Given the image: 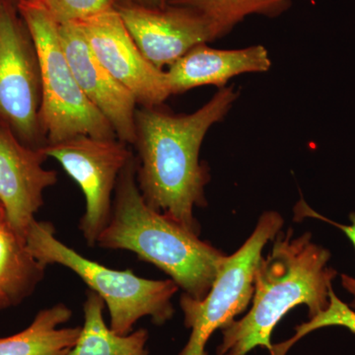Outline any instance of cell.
<instances>
[{"label":"cell","mask_w":355,"mask_h":355,"mask_svg":"<svg viewBox=\"0 0 355 355\" xmlns=\"http://www.w3.org/2000/svg\"><path fill=\"white\" fill-rule=\"evenodd\" d=\"M234 86L216 94L193 113L173 114L160 107H139L135 113L137 184L153 209L200 234L193 216L205 207L209 182L207 166L200 162V147L211 127L227 116L239 97Z\"/></svg>","instance_id":"6da1fadb"},{"label":"cell","mask_w":355,"mask_h":355,"mask_svg":"<svg viewBox=\"0 0 355 355\" xmlns=\"http://www.w3.org/2000/svg\"><path fill=\"white\" fill-rule=\"evenodd\" d=\"M275 238L254 273L253 306L224 329L217 355H247L257 347L270 352L273 329L289 311L304 304L312 318L330 304L331 282L338 275L328 266L330 252L313 243L310 233L294 238L291 228Z\"/></svg>","instance_id":"7a4b0ae2"},{"label":"cell","mask_w":355,"mask_h":355,"mask_svg":"<svg viewBox=\"0 0 355 355\" xmlns=\"http://www.w3.org/2000/svg\"><path fill=\"white\" fill-rule=\"evenodd\" d=\"M137 171V160L133 156L119 176L111 218L97 245L132 252L167 273L191 297L205 298L225 254L153 209L140 193Z\"/></svg>","instance_id":"3957f363"},{"label":"cell","mask_w":355,"mask_h":355,"mask_svg":"<svg viewBox=\"0 0 355 355\" xmlns=\"http://www.w3.org/2000/svg\"><path fill=\"white\" fill-rule=\"evenodd\" d=\"M25 240L33 256L43 265L65 266L103 299L111 317L110 327L116 334L128 335L144 317L161 326L174 316L171 300L179 286L172 279H146L132 270H113L89 260L60 241L50 222L35 219L26 231Z\"/></svg>","instance_id":"277c9868"},{"label":"cell","mask_w":355,"mask_h":355,"mask_svg":"<svg viewBox=\"0 0 355 355\" xmlns=\"http://www.w3.org/2000/svg\"><path fill=\"white\" fill-rule=\"evenodd\" d=\"M36 46L41 69L40 121L46 144L77 135L116 139V132L77 83L60 43L58 24L33 0L17 4Z\"/></svg>","instance_id":"5b68a950"},{"label":"cell","mask_w":355,"mask_h":355,"mask_svg":"<svg viewBox=\"0 0 355 355\" xmlns=\"http://www.w3.org/2000/svg\"><path fill=\"white\" fill-rule=\"evenodd\" d=\"M284 226L277 212L261 216L253 234L232 256L225 257L216 280L205 298L198 300L184 293L181 298L184 324L191 329L189 342L180 355H207L205 347L218 329L227 328L244 312L253 298L254 273L266 243L277 237Z\"/></svg>","instance_id":"8992f818"},{"label":"cell","mask_w":355,"mask_h":355,"mask_svg":"<svg viewBox=\"0 0 355 355\" xmlns=\"http://www.w3.org/2000/svg\"><path fill=\"white\" fill-rule=\"evenodd\" d=\"M41 103V69L31 34L17 6L0 0V128L25 146L43 148Z\"/></svg>","instance_id":"52a82bcc"},{"label":"cell","mask_w":355,"mask_h":355,"mask_svg":"<svg viewBox=\"0 0 355 355\" xmlns=\"http://www.w3.org/2000/svg\"><path fill=\"white\" fill-rule=\"evenodd\" d=\"M41 149L46 157L58 161L83 191L85 212L79 229L89 246H96L111 218L119 176L133 157L132 151L118 139L88 135H77Z\"/></svg>","instance_id":"ba28073f"},{"label":"cell","mask_w":355,"mask_h":355,"mask_svg":"<svg viewBox=\"0 0 355 355\" xmlns=\"http://www.w3.org/2000/svg\"><path fill=\"white\" fill-rule=\"evenodd\" d=\"M76 24L105 69L137 100L139 107H159L170 97L165 70L140 51L116 8Z\"/></svg>","instance_id":"9c48e42d"},{"label":"cell","mask_w":355,"mask_h":355,"mask_svg":"<svg viewBox=\"0 0 355 355\" xmlns=\"http://www.w3.org/2000/svg\"><path fill=\"white\" fill-rule=\"evenodd\" d=\"M116 9L142 55L161 70L198 44L219 39L210 21L190 7L153 8L118 0Z\"/></svg>","instance_id":"30bf717a"},{"label":"cell","mask_w":355,"mask_h":355,"mask_svg":"<svg viewBox=\"0 0 355 355\" xmlns=\"http://www.w3.org/2000/svg\"><path fill=\"white\" fill-rule=\"evenodd\" d=\"M46 159L42 149L25 146L0 128V202L7 222L24 238L43 207L44 191L58 182V173L44 168Z\"/></svg>","instance_id":"8fae6325"},{"label":"cell","mask_w":355,"mask_h":355,"mask_svg":"<svg viewBox=\"0 0 355 355\" xmlns=\"http://www.w3.org/2000/svg\"><path fill=\"white\" fill-rule=\"evenodd\" d=\"M58 33L70 69L84 94L111 123L116 139L135 144V98L98 60L76 23L58 25Z\"/></svg>","instance_id":"7c38bea8"},{"label":"cell","mask_w":355,"mask_h":355,"mask_svg":"<svg viewBox=\"0 0 355 355\" xmlns=\"http://www.w3.org/2000/svg\"><path fill=\"white\" fill-rule=\"evenodd\" d=\"M270 67L272 60L261 44L237 50H217L202 44L170 65L166 76L171 95H178L202 86L224 88L236 76L263 73Z\"/></svg>","instance_id":"4fadbf2b"},{"label":"cell","mask_w":355,"mask_h":355,"mask_svg":"<svg viewBox=\"0 0 355 355\" xmlns=\"http://www.w3.org/2000/svg\"><path fill=\"white\" fill-rule=\"evenodd\" d=\"M72 311L64 303L44 308L32 323L12 336L0 338V355H67L81 327H62Z\"/></svg>","instance_id":"5bb4252c"},{"label":"cell","mask_w":355,"mask_h":355,"mask_svg":"<svg viewBox=\"0 0 355 355\" xmlns=\"http://www.w3.org/2000/svg\"><path fill=\"white\" fill-rule=\"evenodd\" d=\"M46 266L28 249L25 238L7 220L0 223V304L19 305L44 279Z\"/></svg>","instance_id":"9a60e30c"},{"label":"cell","mask_w":355,"mask_h":355,"mask_svg":"<svg viewBox=\"0 0 355 355\" xmlns=\"http://www.w3.org/2000/svg\"><path fill=\"white\" fill-rule=\"evenodd\" d=\"M103 299L90 291L83 304L84 323L76 345L67 355H149L146 329L120 335L107 326Z\"/></svg>","instance_id":"2e32d148"},{"label":"cell","mask_w":355,"mask_h":355,"mask_svg":"<svg viewBox=\"0 0 355 355\" xmlns=\"http://www.w3.org/2000/svg\"><path fill=\"white\" fill-rule=\"evenodd\" d=\"M169 4L190 7L210 21L219 39L249 16L277 18L288 11L291 0H170Z\"/></svg>","instance_id":"e0dca14e"},{"label":"cell","mask_w":355,"mask_h":355,"mask_svg":"<svg viewBox=\"0 0 355 355\" xmlns=\"http://www.w3.org/2000/svg\"><path fill=\"white\" fill-rule=\"evenodd\" d=\"M329 297H330V304L326 310L310 318V321L296 327L295 335L292 336L291 340L275 347L272 345V349L270 352V355H286L292 345L301 340L303 336L327 327H343L355 334V311L336 296L333 287L330 289Z\"/></svg>","instance_id":"ac0fdd59"},{"label":"cell","mask_w":355,"mask_h":355,"mask_svg":"<svg viewBox=\"0 0 355 355\" xmlns=\"http://www.w3.org/2000/svg\"><path fill=\"white\" fill-rule=\"evenodd\" d=\"M58 25L76 23L116 8L118 0H33Z\"/></svg>","instance_id":"d6986e66"},{"label":"cell","mask_w":355,"mask_h":355,"mask_svg":"<svg viewBox=\"0 0 355 355\" xmlns=\"http://www.w3.org/2000/svg\"><path fill=\"white\" fill-rule=\"evenodd\" d=\"M301 216H302L303 218H304V217H312V218L321 219V220L329 222L331 225H335L336 227L340 229L343 232L345 233V235L349 237V239L352 242L355 248V212H352L349 216L350 221H352L350 225H343V224L336 223L335 221H331L330 219L326 218V217L322 216L321 214L311 209L308 205H305V207H303L302 211H301ZM342 284L343 286L354 296V300L350 303L349 307L355 311V277L343 275Z\"/></svg>","instance_id":"ffe728a7"},{"label":"cell","mask_w":355,"mask_h":355,"mask_svg":"<svg viewBox=\"0 0 355 355\" xmlns=\"http://www.w3.org/2000/svg\"><path fill=\"white\" fill-rule=\"evenodd\" d=\"M132 2L137 6L144 7H153V8H162L169 4L170 0H125Z\"/></svg>","instance_id":"44dd1931"},{"label":"cell","mask_w":355,"mask_h":355,"mask_svg":"<svg viewBox=\"0 0 355 355\" xmlns=\"http://www.w3.org/2000/svg\"><path fill=\"white\" fill-rule=\"evenodd\" d=\"M7 220L6 209H4L3 205L0 202V223L2 221Z\"/></svg>","instance_id":"7402d4cb"},{"label":"cell","mask_w":355,"mask_h":355,"mask_svg":"<svg viewBox=\"0 0 355 355\" xmlns=\"http://www.w3.org/2000/svg\"><path fill=\"white\" fill-rule=\"evenodd\" d=\"M9 1L12 2V3L15 4V6H17L19 2L24 1V0H9Z\"/></svg>","instance_id":"603a6c76"},{"label":"cell","mask_w":355,"mask_h":355,"mask_svg":"<svg viewBox=\"0 0 355 355\" xmlns=\"http://www.w3.org/2000/svg\"><path fill=\"white\" fill-rule=\"evenodd\" d=\"M2 310H6V309H4L3 306L0 304V312H1Z\"/></svg>","instance_id":"cb8c5ba5"},{"label":"cell","mask_w":355,"mask_h":355,"mask_svg":"<svg viewBox=\"0 0 355 355\" xmlns=\"http://www.w3.org/2000/svg\"><path fill=\"white\" fill-rule=\"evenodd\" d=\"M308 1H314V0H308Z\"/></svg>","instance_id":"d4e9b609"}]
</instances>
